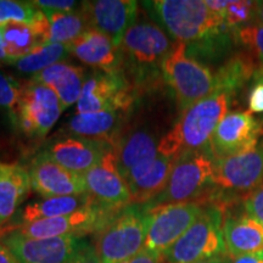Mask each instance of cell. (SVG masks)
<instances>
[{"instance_id":"cell-42","label":"cell","mask_w":263,"mask_h":263,"mask_svg":"<svg viewBox=\"0 0 263 263\" xmlns=\"http://www.w3.org/2000/svg\"><path fill=\"white\" fill-rule=\"evenodd\" d=\"M255 22L263 25V0L262 2H256Z\"/></svg>"},{"instance_id":"cell-43","label":"cell","mask_w":263,"mask_h":263,"mask_svg":"<svg viewBox=\"0 0 263 263\" xmlns=\"http://www.w3.org/2000/svg\"><path fill=\"white\" fill-rule=\"evenodd\" d=\"M0 62L6 64V54L4 48V39H3V27L0 26Z\"/></svg>"},{"instance_id":"cell-34","label":"cell","mask_w":263,"mask_h":263,"mask_svg":"<svg viewBox=\"0 0 263 263\" xmlns=\"http://www.w3.org/2000/svg\"><path fill=\"white\" fill-rule=\"evenodd\" d=\"M22 87L10 76L0 71V108L9 111L16 122Z\"/></svg>"},{"instance_id":"cell-32","label":"cell","mask_w":263,"mask_h":263,"mask_svg":"<svg viewBox=\"0 0 263 263\" xmlns=\"http://www.w3.org/2000/svg\"><path fill=\"white\" fill-rule=\"evenodd\" d=\"M255 16L256 2H251V0L229 2L224 14H223V22L228 31L232 33L246 25L255 22Z\"/></svg>"},{"instance_id":"cell-45","label":"cell","mask_w":263,"mask_h":263,"mask_svg":"<svg viewBox=\"0 0 263 263\" xmlns=\"http://www.w3.org/2000/svg\"><path fill=\"white\" fill-rule=\"evenodd\" d=\"M255 81H263V67H259V70L257 71V73H256L254 78V82Z\"/></svg>"},{"instance_id":"cell-28","label":"cell","mask_w":263,"mask_h":263,"mask_svg":"<svg viewBox=\"0 0 263 263\" xmlns=\"http://www.w3.org/2000/svg\"><path fill=\"white\" fill-rule=\"evenodd\" d=\"M122 111H101L93 114H76L68 122V129L76 137L110 143L117 130Z\"/></svg>"},{"instance_id":"cell-8","label":"cell","mask_w":263,"mask_h":263,"mask_svg":"<svg viewBox=\"0 0 263 263\" xmlns=\"http://www.w3.org/2000/svg\"><path fill=\"white\" fill-rule=\"evenodd\" d=\"M120 210L106 209L95 202L70 215L15 226L11 230H16L24 236L34 239L59 238V236L83 238L84 235L90 233L100 232Z\"/></svg>"},{"instance_id":"cell-6","label":"cell","mask_w":263,"mask_h":263,"mask_svg":"<svg viewBox=\"0 0 263 263\" xmlns=\"http://www.w3.org/2000/svg\"><path fill=\"white\" fill-rule=\"evenodd\" d=\"M186 49L185 43L177 42L161 65L164 81L172 89L182 111L217 91L215 73L189 57Z\"/></svg>"},{"instance_id":"cell-24","label":"cell","mask_w":263,"mask_h":263,"mask_svg":"<svg viewBox=\"0 0 263 263\" xmlns=\"http://www.w3.org/2000/svg\"><path fill=\"white\" fill-rule=\"evenodd\" d=\"M29 189L28 170L17 163L0 162V227L14 217Z\"/></svg>"},{"instance_id":"cell-4","label":"cell","mask_w":263,"mask_h":263,"mask_svg":"<svg viewBox=\"0 0 263 263\" xmlns=\"http://www.w3.org/2000/svg\"><path fill=\"white\" fill-rule=\"evenodd\" d=\"M150 211L144 205L130 203L121 209L97 233L95 250L101 263H122L145 248Z\"/></svg>"},{"instance_id":"cell-44","label":"cell","mask_w":263,"mask_h":263,"mask_svg":"<svg viewBox=\"0 0 263 263\" xmlns=\"http://www.w3.org/2000/svg\"><path fill=\"white\" fill-rule=\"evenodd\" d=\"M195 263H227L224 257H218V258H210V259H203V261L195 262Z\"/></svg>"},{"instance_id":"cell-39","label":"cell","mask_w":263,"mask_h":263,"mask_svg":"<svg viewBox=\"0 0 263 263\" xmlns=\"http://www.w3.org/2000/svg\"><path fill=\"white\" fill-rule=\"evenodd\" d=\"M227 263H263V252L246 254L239 256H224Z\"/></svg>"},{"instance_id":"cell-16","label":"cell","mask_w":263,"mask_h":263,"mask_svg":"<svg viewBox=\"0 0 263 263\" xmlns=\"http://www.w3.org/2000/svg\"><path fill=\"white\" fill-rule=\"evenodd\" d=\"M28 174L31 188L44 199L81 195L87 193V186L82 174L66 170L43 153L32 161Z\"/></svg>"},{"instance_id":"cell-21","label":"cell","mask_w":263,"mask_h":263,"mask_svg":"<svg viewBox=\"0 0 263 263\" xmlns=\"http://www.w3.org/2000/svg\"><path fill=\"white\" fill-rule=\"evenodd\" d=\"M174 161L159 155L132 168L124 177L132 195V203L146 205L160 195L170 178Z\"/></svg>"},{"instance_id":"cell-31","label":"cell","mask_w":263,"mask_h":263,"mask_svg":"<svg viewBox=\"0 0 263 263\" xmlns=\"http://www.w3.org/2000/svg\"><path fill=\"white\" fill-rule=\"evenodd\" d=\"M232 38L244 48V50L254 55L261 67H263V25L252 22L244 27L232 32Z\"/></svg>"},{"instance_id":"cell-10","label":"cell","mask_w":263,"mask_h":263,"mask_svg":"<svg viewBox=\"0 0 263 263\" xmlns=\"http://www.w3.org/2000/svg\"><path fill=\"white\" fill-rule=\"evenodd\" d=\"M205 206L203 202L193 201L171 203L150 210L144 249L162 255L194 224Z\"/></svg>"},{"instance_id":"cell-25","label":"cell","mask_w":263,"mask_h":263,"mask_svg":"<svg viewBox=\"0 0 263 263\" xmlns=\"http://www.w3.org/2000/svg\"><path fill=\"white\" fill-rule=\"evenodd\" d=\"M117 167L123 177L132 168L156 159L159 154V141L147 130H136L118 141L115 146Z\"/></svg>"},{"instance_id":"cell-35","label":"cell","mask_w":263,"mask_h":263,"mask_svg":"<svg viewBox=\"0 0 263 263\" xmlns=\"http://www.w3.org/2000/svg\"><path fill=\"white\" fill-rule=\"evenodd\" d=\"M244 211L263 226V182L240 201Z\"/></svg>"},{"instance_id":"cell-19","label":"cell","mask_w":263,"mask_h":263,"mask_svg":"<svg viewBox=\"0 0 263 263\" xmlns=\"http://www.w3.org/2000/svg\"><path fill=\"white\" fill-rule=\"evenodd\" d=\"M223 238L229 256L263 252V226L238 203L223 209Z\"/></svg>"},{"instance_id":"cell-23","label":"cell","mask_w":263,"mask_h":263,"mask_svg":"<svg viewBox=\"0 0 263 263\" xmlns=\"http://www.w3.org/2000/svg\"><path fill=\"white\" fill-rule=\"evenodd\" d=\"M85 78L87 77L83 68L62 61L33 76L31 81L47 85L54 90V93L60 99L62 106L67 108L77 104Z\"/></svg>"},{"instance_id":"cell-11","label":"cell","mask_w":263,"mask_h":263,"mask_svg":"<svg viewBox=\"0 0 263 263\" xmlns=\"http://www.w3.org/2000/svg\"><path fill=\"white\" fill-rule=\"evenodd\" d=\"M262 136L263 124L251 112L229 111L213 133L209 153L215 161L249 153L258 145Z\"/></svg>"},{"instance_id":"cell-3","label":"cell","mask_w":263,"mask_h":263,"mask_svg":"<svg viewBox=\"0 0 263 263\" xmlns=\"http://www.w3.org/2000/svg\"><path fill=\"white\" fill-rule=\"evenodd\" d=\"M215 160L209 150L183 155L174 161L170 178L160 195L144 205L147 210L180 202L210 203L215 188Z\"/></svg>"},{"instance_id":"cell-29","label":"cell","mask_w":263,"mask_h":263,"mask_svg":"<svg viewBox=\"0 0 263 263\" xmlns=\"http://www.w3.org/2000/svg\"><path fill=\"white\" fill-rule=\"evenodd\" d=\"M50 25L49 43L70 45L85 31L91 28L84 10L82 11H43Z\"/></svg>"},{"instance_id":"cell-15","label":"cell","mask_w":263,"mask_h":263,"mask_svg":"<svg viewBox=\"0 0 263 263\" xmlns=\"http://www.w3.org/2000/svg\"><path fill=\"white\" fill-rule=\"evenodd\" d=\"M83 178L87 193L98 205L120 210L132 203L129 188L118 171L115 147L105 154L97 166L85 172Z\"/></svg>"},{"instance_id":"cell-5","label":"cell","mask_w":263,"mask_h":263,"mask_svg":"<svg viewBox=\"0 0 263 263\" xmlns=\"http://www.w3.org/2000/svg\"><path fill=\"white\" fill-rule=\"evenodd\" d=\"M227 256L223 238V209L206 203L194 224L161 255L162 263H195Z\"/></svg>"},{"instance_id":"cell-26","label":"cell","mask_w":263,"mask_h":263,"mask_svg":"<svg viewBox=\"0 0 263 263\" xmlns=\"http://www.w3.org/2000/svg\"><path fill=\"white\" fill-rule=\"evenodd\" d=\"M93 203H95V201L88 193L81 194V195L45 197L41 201L28 203L22 210L17 226L70 215Z\"/></svg>"},{"instance_id":"cell-20","label":"cell","mask_w":263,"mask_h":263,"mask_svg":"<svg viewBox=\"0 0 263 263\" xmlns=\"http://www.w3.org/2000/svg\"><path fill=\"white\" fill-rule=\"evenodd\" d=\"M2 27L6 64L9 65L21 60L34 49L49 43L50 25L42 10L33 22H9Z\"/></svg>"},{"instance_id":"cell-12","label":"cell","mask_w":263,"mask_h":263,"mask_svg":"<svg viewBox=\"0 0 263 263\" xmlns=\"http://www.w3.org/2000/svg\"><path fill=\"white\" fill-rule=\"evenodd\" d=\"M85 241L78 236L27 238L11 229L0 235V242L11 251L18 263H67Z\"/></svg>"},{"instance_id":"cell-27","label":"cell","mask_w":263,"mask_h":263,"mask_svg":"<svg viewBox=\"0 0 263 263\" xmlns=\"http://www.w3.org/2000/svg\"><path fill=\"white\" fill-rule=\"evenodd\" d=\"M259 67L258 61L249 51L235 52L215 73L217 90L226 91L233 97L250 81H254Z\"/></svg>"},{"instance_id":"cell-30","label":"cell","mask_w":263,"mask_h":263,"mask_svg":"<svg viewBox=\"0 0 263 263\" xmlns=\"http://www.w3.org/2000/svg\"><path fill=\"white\" fill-rule=\"evenodd\" d=\"M70 55V49L68 45L57 44V43H48V44L42 45L29 52L27 57L22 58L21 60L16 61L11 66L18 72L25 74L33 76L38 74L39 72L44 71L45 68L50 66L62 62Z\"/></svg>"},{"instance_id":"cell-37","label":"cell","mask_w":263,"mask_h":263,"mask_svg":"<svg viewBox=\"0 0 263 263\" xmlns=\"http://www.w3.org/2000/svg\"><path fill=\"white\" fill-rule=\"evenodd\" d=\"M249 112L263 114V81H255L248 97Z\"/></svg>"},{"instance_id":"cell-7","label":"cell","mask_w":263,"mask_h":263,"mask_svg":"<svg viewBox=\"0 0 263 263\" xmlns=\"http://www.w3.org/2000/svg\"><path fill=\"white\" fill-rule=\"evenodd\" d=\"M263 182V139L254 150L215 161L213 184L218 189L210 203L226 209L239 203L242 197Z\"/></svg>"},{"instance_id":"cell-18","label":"cell","mask_w":263,"mask_h":263,"mask_svg":"<svg viewBox=\"0 0 263 263\" xmlns=\"http://www.w3.org/2000/svg\"><path fill=\"white\" fill-rule=\"evenodd\" d=\"M112 147L105 141L74 136L54 141L42 153L66 170L83 176Z\"/></svg>"},{"instance_id":"cell-22","label":"cell","mask_w":263,"mask_h":263,"mask_svg":"<svg viewBox=\"0 0 263 263\" xmlns=\"http://www.w3.org/2000/svg\"><path fill=\"white\" fill-rule=\"evenodd\" d=\"M70 54L85 65L93 66L106 73H117L121 65L118 48L104 33L95 28L85 31L80 38L68 45Z\"/></svg>"},{"instance_id":"cell-13","label":"cell","mask_w":263,"mask_h":263,"mask_svg":"<svg viewBox=\"0 0 263 263\" xmlns=\"http://www.w3.org/2000/svg\"><path fill=\"white\" fill-rule=\"evenodd\" d=\"M60 99L47 85L29 81L22 87L16 123L31 137H45L60 118Z\"/></svg>"},{"instance_id":"cell-36","label":"cell","mask_w":263,"mask_h":263,"mask_svg":"<svg viewBox=\"0 0 263 263\" xmlns=\"http://www.w3.org/2000/svg\"><path fill=\"white\" fill-rule=\"evenodd\" d=\"M31 3L42 11H73L77 6V3L72 0H35Z\"/></svg>"},{"instance_id":"cell-1","label":"cell","mask_w":263,"mask_h":263,"mask_svg":"<svg viewBox=\"0 0 263 263\" xmlns=\"http://www.w3.org/2000/svg\"><path fill=\"white\" fill-rule=\"evenodd\" d=\"M233 97L217 90L182 111L171 130L159 141V154L177 160L186 154L209 150L217 126L229 112Z\"/></svg>"},{"instance_id":"cell-38","label":"cell","mask_w":263,"mask_h":263,"mask_svg":"<svg viewBox=\"0 0 263 263\" xmlns=\"http://www.w3.org/2000/svg\"><path fill=\"white\" fill-rule=\"evenodd\" d=\"M67 263H101L99 255L95 250V246L90 244L89 241H85L80 251L76 254Z\"/></svg>"},{"instance_id":"cell-33","label":"cell","mask_w":263,"mask_h":263,"mask_svg":"<svg viewBox=\"0 0 263 263\" xmlns=\"http://www.w3.org/2000/svg\"><path fill=\"white\" fill-rule=\"evenodd\" d=\"M41 14L31 2L0 0V26L9 22H33Z\"/></svg>"},{"instance_id":"cell-2","label":"cell","mask_w":263,"mask_h":263,"mask_svg":"<svg viewBox=\"0 0 263 263\" xmlns=\"http://www.w3.org/2000/svg\"><path fill=\"white\" fill-rule=\"evenodd\" d=\"M161 24L177 42H216L229 33L205 0H156L150 3Z\"/></svg>"},{"instance_id":"cell-14","label":"cell","mask_w":263,"mask_h":263,"mask_svg":"<svg viewBox=\"0 0 263 263\" xmlns=\"http://www.w3.org/2000/svg\"><path fill=\"white\" fill-rule=\"evenodd\" d=\"M132 103L133 95L122 73L99 72L85 78L76 111L77 114L124 111Z\"/></svg>"},{"instance_id":"cell-17","label":"cell","mask_w":263,"mask_h":263,"mask_svg":"<svg viewBox=\"0 0 263 263\" xmlns=\"http://www.w3.org/2000/svg\"><path fill=\"white\" fill-rule=\"evenodd\" d=\"M91 28L107 35L120 49L128 29L134 25L138 3L132 0H95L83 4Z\"/></svg>"},{"instance_id":"cell-41","label":"cell","mask_w":263,"mask_h":263,"mask_svg":"<svg viewBox=\"0 0 263 263\" xmlns=\"http://www.w3.org/2000/svg\"><path fill=\"white\" fill-rule=\"evenodd\" d=\"M0 263H18L11 251L0 242Z\"/></svg>"},{"instance_id":"cell-40","label":"cell","mask_w":263,"mask_h":263,"mask_svg":"<svg viewBox=\"0 0 263 263\" xmlns=\"http://www.w3.org/2000/svg\"><path fill=\"white\" fill-rule=\"evenodd\" d=\"M122 263H162V259H161L160 255L144 249L143 251H140L139 254L134 256L133 258L128 259V261H124Z\"/></svg>"},{"instance_id":"cell-9","label":"cell","mask_w":263,"mask_h":263,"mask_svg":"<svg viewBox=\"0 0 263 263\" xmlns=\"http://www.w3.org/2000/svg\"><path fill=\"white\" fill-rule=\"evenodd\" d=\"M173 43L162 28L151 22L134 24L124 35L120 49L132 65L138 77L161 68L173 48Z\"/></svg>"}]
</instances>
